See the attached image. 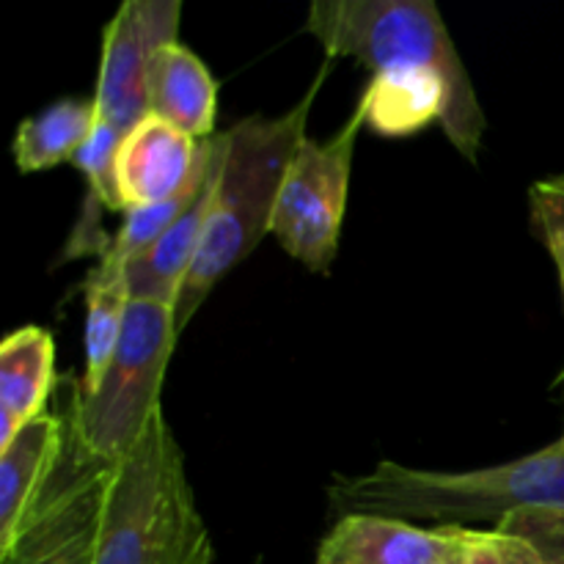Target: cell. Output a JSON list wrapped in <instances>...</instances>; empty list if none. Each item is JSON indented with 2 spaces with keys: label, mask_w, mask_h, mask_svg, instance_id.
Returning a JSON list of instances; mask_svg holds the SVG:
<instances>
[{
  "label": "cell",
  "mask_w": 564,
  "mask_h": 564,
  "mask_svg": "<svg viewBox=\"0 0 564 564\" xmlns=\"http://www.w3.org/2000/svg\"><path fill=\"white\" fill-rule=\"evenodd\" d=\"M55 380L53 334L39 325L11 330L0 345V446L47 413Z\"/></svg>",
  "instance_id": "cell-14"
},
{
  "label": "cell",
  "mask_w": 564,
  "mask_h": 564,
  "mask_svg": "<svg viewBox=\"0 0 564 564\" xmlns=\"http://www.w3.org/2000/svg\"><path fill=\"white\" fill-rule=\"evenodd\" d=\"M64 441V416L47 411L0 446V551L14 540L20 523L47 488Z\"/></svg>",
  "instance_id": "cell-12"
},
{
  "label": "cell",
  "mask_w": 564,
  "mask_h": 564,
  "mask_svg": "<svg viewBox=\"0 0 564 564\" xmlns=\"http://www.w3.org/2000/svg\"><path fill=\"white\" fill-rule=\"evenodd\" d=\"M207 163V141L149 113L121 138L116 176L124 207H152L180 196Z\"/></svg>",
  "instance_id": "cell-9"
},
{
  "label": "cell",
  "mask_w": 564,
  "mask_h": 564,
  "mask_svg": "<svg viewBox=\"0 0 564 564\" xmlns=\"http://www.w3.org/2000/svg\"><path fill=\"white\" fill-rule=\"evenodd\" d=\"M306 31L334 61L356 58L372 72L391 66L438 72L449 88L441 130L468 163H477L488 119L433 0H314Z\"/></svg>",
  "instance_id": "cell-3"
},
{
  "label": "cell",
  "mask_w": 564,
  "mask_h": 564,
  "mask_svg": "<svg viewBox=\"0 0 564 564\" xmlns=\"http://www.w3.org/2000/svg\"><path fill=\"white\" fill-rule=\"evenodd\" d=\"M330 69L334 58L319 66L308 91L284 113H253L224 130L226 152L209 207L207 235L174 308L180 336L185 334L218 281L242 259H248V253L273 229L281 185L292 158L308 138V113Z\"/></svg>",
  "instance_id": "cell-1"
},
{
  "label": "cell",
  "mask_w": 564,
  "mask_h": 564,
  "mask_svg": "<svg viewBox=\"0 0 564 564\" xmlns=\"http://www.w3.org/2000/svg\"><path fill=\"white\" fill-rule=\"evenodd\" d=\"M529 213L551 259L564 270V176H549L529 187Z\"/></svg>",
  "instance_id": "cell-19"
},
{
  "label": "cell",
  "mask_w": 564,
  "mask_h": 564,
  "mask_svg": "<svg viewBox=\"0 0 564 564\" xmlns=\"http://www.w3.org/2000/svg\"><path fill=\"white\" fill-rule=\"evenodd\" d=\"M97 127V105L91 99H58L17 124L11 154L22 174L55 169L75 160Z\"/></svg>",
  "instance_id": "cell-16"
},
{
  "label": "cell",
  "mask_w": 564,
  "mask_h": 564,
  "mask_svg": "<svg viewBox=\"0 0 564 564\" xmlns=\"http://www.w3.org/2000/svg\"><path fill=\"white\" fill-rule=\"evenodd\" d=\"M554 391H556V394H560V400L564 402V367H562L560 378H556V380H554Z\"/></svg>",
  "instance_id": "cell-21"
},
{
  "label": "cell",
  "mask_w": 564,
  "mask_h": 564,
  "mask_svg": "<svg viewBox=\"0 0 564 564\" xmlns=\"http://www.w3.org/2000/svg\"><path fill=\"white\" fill-rule=\"evenodd\" d=\"M176 334L174 308L152 301H130L124 334L97 389L83 391L80 380H61V400L69 408L72 424L97 460L119 463L147 433L149 422L163 411L165 369Z\"/></svg>",
  "instance_id": "cell-5"
},
{
  "label": "cell",
  "mask_w": 564,
  "mask_h": 564,
  "mask_svg": "<svg viewBox=\"0 0 564 564\" xmlns=\"http://www.w3.org/2000/svg\"><path fill=\"white\" fill-rule=\"evenodd\" d=\"M496 527H505L529 540L532 549L538 551L540 564H564V512H512Z\"/></svg>",
  "instance_id": "cell-20"
},
{
  "label": "cell",
  "mask_w": 564,
  "mask_h": 564,
  "mask_svg": "<svg viewBox=\"0 0 564 564\" xmlns=\"http://www.w3.org/2000/svg\"><path fill=\"white\" fill-rule=\"evenodd\" d=\"M185 455L163 411L135 449L110 466L94 564H213Z\"/></svg>",
  "instance_id": "cell-4"
},
{
  "label": "cell",
  "mask_w": 564,
  "mask_h": 564,
  "mask_svg": "<svg viewBox=\"0 0 564 564\" xmlns=\"http://www.w3.org/2000/svg\"><path fill=\"white\" fill-rule=\"evenodd\" d=\"M334 518L369 512L441 527L505 521L512 512H564V435L534 455L474 471H424L380 460L372 471L334 477Z\"/></svg>",
  "instance_id": "cell-2"
},
{
  "label": "cell",
  "mask_w": 564,
  "mask_h": 564,
  "mask_svg": "<svg viewBox=\"0 0 564 564\" xmlns=\"http://www.w3.org/2000/svg\"><path fill=\"white\" fill-rule=\"evenodd\" d=\"M86 325H83V352H86V372L83 391L97 389L124 334L127 308H130V286L127 270L110 268L99 262L86 275Z\"/></svg>",
  "instance_id": "cell-17"
},
{
  "label": "cell",
  "mask_w": 564,
  "mask_h": 564,
  "mask_svg": "<svg viewBox=\"0 0 564 564\" xmlns=\"http://www.w3.org/2000/svg\"><path fill=\"white\" fill-rule=\"evenodd\" d=\"M224 152L226 132H215L207 171H204V180L193 202L147 253L127 264V286H130L132 301H152L176 308L182 286L196 264L198 248L207 235L209 207H213L215 185H218L220 165H224Z\"/></svg>",
  "instance_id": "cell-10"
},
{
  "label": "cell",
  "mask_w": 564,
  "mask_h": 564,
  "mask_svg": "<svg viewBox=\"0 0 564 564\" xmlns=\"http://www.w3.org/2000/svg\"><path fill=\"white\" fill-rule=\"evenodd\" d=\"M441 564H452V562H449V560H446V562H441Z\"/></svg>",
  "instance_id": "cell-23"
},
{
  "label": "cell",
  "mask_w": 564,
  "mask_h": 564,
  "mask_svg": "<svg viewBox=\"0 0 564 564\" xmlns=\"http://www.w3.org/2000/svg\"><path fill=\"white\" fill-rule=\"evenodd\" d=\"M253 564H262V562H259V560H257V562H253Z\"/></svg>",
  "instance_id": "cell-24"
},
{
  "label": "cell",
  "mask_w": 564,
  "mask_h": 564,
  "mask_svg": "<svg viewBox=\"0 0 564 564\" xmlns=\"http://www.w3.org/2000/svg\"><path fill=\"white\" fill-rule=\"evenodd\" d=\"M560 281H562V295H564V270H560Z\"/></svg>",
  "instance_id": "cell-22"
},
{
  "label": "cell",
  "mask_w": 564,
  "mask_h": 564,
  "mask_svg": "<svg viewBox=\"0 0 564 564\" xmlns=\"http://www.w3.org/2000/svg\"><path fill=\"white\" fill-rule=\"evenodd\" d=\"M452 564H540L538 551L521 534L505 527L468 529L460 527Z\"/></svg>",
  "instance_id": "cell-18"
},
{
  "label": "cell",
  "mask_w": 564,
  "mask_h": 564,
  "mask_svg": "<svg viewBox=\"0 0 564 564\" xmlns=\"http://www.w3.org/2000/svg\"><path fill=\"white\" fill-rule=\"evenodd\" d=\"M182 0H124L102 33L94 105L97 119L130 132L149 116L147 77L154 53L180 42Z\"/></svg>",
  "instance_id": "cell-8"
},
{
  "label": "cell",
  "mask_w": 564,
  "mask_h": 564,
  "mask_svg": "<svg viewBox=\"0 0 564 564\" xmlns=\"http://www.w3.org/2000/svg\"><path fill=\"white\" fill-rule=\"evenodd\" d=\"M367 127L361 105L325 141L306 138L281 185L270 235L312 273H330L339 251L352 158Z\"/></svg>",
  "instance_id": "cell-6"
},
{
  "label": "cell",
  "mask_w": 564,
  "mask_h": 564,
  "mask_svg": "<svg viewBox=\"0 0 564 564\" xmlns=\"http://www.w3.org/2000/svg\"><path fill=\"white\" fill-rule=\"evenodd\" d=\"M460 527L422 529L389 516L336 518L314 564H441L452 560Z\"/></svg>",
  "instance_id": "cell-11"
},
{
  "label": "cell",
  "mask_w": 564,
  "mask_h": 564,
  "mask_svg": "<svg viewBox=\"0 0 564 564\" xmlns=\"http://www.w3.org/2000/svg\"><path fill=\"white\" fill-rule=\"evenodd\" d=\"M358 105L364 108L369 130L386 138H405L424 130L430 121L444 119L449 88L433 69L391 66L375 72Z\"/></svg>",
  "instance_id": "cell-15"
},
{
  "label": "cell",
  "mask_w": 564,
  "mask_h": 564,
  "mask_svg": "<svg viewBox=\"0 0 564 564\" xmlns=\"http://www.w3.org/2000/svg\"><path fill=\"white\" fill-rule=\"evenodd\" d=\"M149 113L180 127L196 141L215 135L218 83L185 44L169 42L154 53L147 77Z\"/></svg>",
  "instance_id": "cell-13"
},
{
  "label": "cell",
  "mask_w": 564,
  "mask_h": 564,
  "mask_svg": "<svg viewBox=\"0 0 564 564\" xmlns=\"http://www.w3.org/2000/svg\"><path fill=\"white\" fill-rule=\"evenodd\" d=\"M58 413L66 424L61 460L14 540L0 551V564H94L97 560L110 466L86 449L61 397Z\"/></svg>",
  "instance_id": "cell-7"
}]
</instances>
